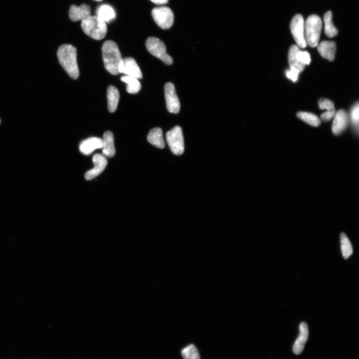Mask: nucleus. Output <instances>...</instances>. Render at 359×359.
<instances>
[{
    "mask_svg": "<svg viewBox=\"0 0 359 359\" xmlns=\"http://www.w3.org/2000/svg\"><path fill=\"white\" fill-rule=\"evenodd\" d=\"M299 73L293 69L287 70L286 71V75L289 79L292 80L293 82H296L298 80V75Z\"/></svg>",
    "mask_w": 359,
    "mask_h": 359,
    "instance_id": "30",
    "label": "nucleus"
},
{
    "mask_svg": "<svg viewBox=\"0 0 359 359\" xmlns=\"http://www.w3.org/2000/svg\"><path fill=\"white\" fill-rule=\"evenodd\" d=\"M151 13L155 22L161 28L167 29L172 26L174 15L170 7L165 6L156 7Z\"/></svg>",
    "mask_w": 359,
    "mask_h": 359,
    "instance_id": "7",
    "label": "nucleus"
},
{
    "mask_svg": "<svg viewBox=\"0 0 359 359\" xmlns=\"http://www.w3.org/2000/svg\"><path fill=\"white\" fill-rule=\"evenodd\" d=\"M299 334L293 346V352L296 355L300 354L308 340L309 330L307 324L302 322L299 326Z\"/></svg>",
    "mask_w": 359,
    "mask_h": 359,
    "instance_id": "14",
    "label": "nucleus"
},
{
    "mask_svg": "<svg viewBox=\"0 0 359 359\" xmlns=\"http://www.w3.org/2000/svg\"><path fill=\"white\" fill-rule=\"evenodd\" d=\"M297 116L303 121L314 126L318 127L321 125L320 119L315 114L305 112H299Z\"/></svg>",
    "mask_w": 359,
    "mask_h": 359,
    "instance_id": "25",
    "label": "nucleus"
},
{
    "mask_svg": "<svg viewBox=\"0 0 359 359\" xmlns=\"http://www.w3.org/2000/svg\"><path fill=\"white\" fill-rule=\"evenodd\" d=\"M102 153L108 158L113 157L116 153L114 142V135L111 131H106L103 135Z\"/></svg>",
    "mask_w": 359,
    "mask_h": 359,
    "instance_id": "19",
    "label": "nucleus"
},
{
    "mask_svg": "<svg viewBox=\"0 0 359 359\" xmlns=\"http://www.w3.org/2000/svg\"><path fill=\"white\" fill-rule=\"evenodd\" d=\"M81 28L84 32L95 40L104 38L107 32L106 23L96 15H90L81 21Z\"/></svg>",
    "mask_w": 359,
    "mask_h": 359,
    "instance_id": "3",
    "label": "nucleus"
},
{
    "mask_svg": "<svg viewBox=\"0 0 359 359\" xmlns=\"http://www.w3.org/2000/svg\"><path fill=\"white\" fill-rule=\"evenodd\" d=\"M92 161L94 168L88 171L85 174V179L87 180H91L100 175L105 170L108 163L106 157L100 154L94 155Z\"/></svg>",
    "mask_w": 359,
    "mask_h": 359,
    "instance_id": "11",
    "label": "nucleus"
},
{
    "mask_svg": "<svg viewBox=\"0 0 359 359\" xmlns=\"http://www.w3.org/2000/svg\"><path fill=\"white\" fill-rule=\"evenodd\" d=\"M318 50L320 55L330 61L335 59L336 51V44L333 41H323L318 45Z\"/></svg>",
    "mask_w": 359,
    "mask_h": 359,
    "instance_id": "16",
    "label": "nucleus"
},
{
    "mask_svg": "<svg viewBox=\"0 0 359 359\" xmlns=\"http://www.w3.org/2000/svg\"><path fill=\"white\" fill-rule=\"evenodd\" d=\"M298 57L305 65H309L311 62L310 55L307 51L300 50L298 52Z\"/></svg>",
    "mask_w": 359,
    "mask_h": 359,
    "instance_id": "29",
    "label": "nucleus"
},
{
    "mask_svg": "<svg viewBox=\"0 0 359 359\" xmlns=\"http://www.w3.org/2000/svg\"><path fill=\"white\" fill-rule=\"evenodd\" d=\"M181 354L183 359H200L198 351L195 346L192 344L182 349Z\"/></svg>",
    "mask_w": 359,
    "mask_h": 359,
    "instance_id": "27",
    "label": "nucleus"
},
{
    "mask_svg": "<svg viewBox=\"0 0 359 359\" xmlns=\"http://www.w3.org/2000/svg\"><path fill=\"white\" fill-rule=\"evenodd\" d=\"M166 141L172 153L181 155L184 150V141L181 128L176 126L166 133Z\"/></svg>",
    "mask_w": 359,
    "mask_h": 359,
    "instance_id": "6",
    "label": "nucleus"
},
{
    "mask_svg": "<svg viewBox=\"0 0 359 359\" xmlns=\"http://www.w3.org/2000/svg\"><path fill=\"white\" fill-rule=\"evenodd\" d=\"M349 117L344 110H340L336 113L332 125L333 133L336 136L341 134L347 128Z\"/></svg>",
    "mask_w": 359,
    "mask_h": 359,
    "instance_id": "13",
    "label": "nucleus"
},
{
    "mask_svg": "<svg viewBox=\"0 0 359 359\" xmlns=\"http://www.w3.org/2000/svg\"><path fill=\"white\" fill-rule=\"evenodd\" d=\"M332 12L328 11L324 16L325 23V33L329 37H333L338 33V30L333 24L332 21Z\"/></svg>",
    "mask_w": 359,
    "mask_h": 359,
    "instance_id": "24",
    "label": "nucleus"
},
{
    "mask_svg": "<svg viewBox=\"0 0 359 359\" xmlns=\"http://www.w3.org/2000/svg\"><path fill=\"white\" fill-rule=\"evenodd\" d=\"M90 15L91 8L86 4L82 3L80 6L72 4L69 7V16L73 21H82Z\"/></svg>",
    "mask_w": 359,
    "mask_h": 359,
    "instance_id": "12",
    "label": "nucleus"
},
{
    "mask_svg": "<svg viewBox=\"0 0 359 359\" xmlns=\"http://www.w3.org/2000/svg\"><path fill=\"white\" fill-rule=\"evenodd\" d=\"M146 46L151 54L165 64L170 65L173 63V58L167 53L165 43L160 39L153 36L148 37L146 41Z\"/></svg>",
    "mask_w": 359,
    "mask_h": 359,
    "instance_id": "5",
    "label": "nucleus"
},
{
    "mask_svg": "<svg viewBox=\"0 0 359 359\" xmlns=\"http://www.w3.org/2000/svg\"><path fill=\"white\" fill-rule=\"evenodd\" d=\"M120 99V94L116 87L113 85L107 89L108 108L110 112H114L117 108Z\"/></svg>",
    "mask_w": 359,
    "mask_h": 359,
    "instance_id": "21",
    "label": "nucleus"
},
{
    "mask_svg": "<svg viewBox=\"0 0 359 359\" xmlns=\"http://www.w3.org/2000/svg\"><path fill=\"white\" fill-rule=\"evenodd\" d=\"M102 58L106 70L112 75L119 74V66L123 60L117 43L108 40L102 46Z\"/></svg>",
    "mask_w": 359,
    "mask_h": 359,
    "instance_id": "2",
    "label": "nucleus"
},
{
    "mask_svg": "<svg viewBox=\"0 0 359 359\" xmlns=\"http://www.w3.org/2000/svg\"><path fill=\"white\" fill-rule=\"evenodd\" d=\"M318 105L321 110L327 109V111L321 115V120L324 123H327L333 118L336 114L334 103L330 100L321 98L319 100Z\"/></svg>",
    "mask_w": 359,
    "mask_h": 359,
    "instance_id": "17",
    "label": "nucleus"
},
{
    "mask_svg": "<svg viewBox=\"0 0 359 359\" xmlns=\"http://www.w3.org/2000/svg\"><path fill=\"white\" fill-rule=\"evenodd\" d=\"M290 29L298 46L301 48L306 47L307 42L305 36V22L301 14H297L293 17L290 24Z\"/></svg>",
    "mask_w": 359,
    "mask_h": 359,
    "instance_id": "8",
    "label": "nucleus"
},
{
    "mask_svg": "<svg viewBox=\"0 0 359 359\" xmlns=\"http://www.w3.org/2000/svg\"><path fill=\"white\" fill-rule=\"evenodd\" d=\"M359 108L358 103L352 108L351 113V121L354 126L357 129L358 132Z\"/></svg>",
    "mask_w": 359,
    "mask_h": 359,
    "instance_id": "28",
    "label": "nucleus"
},
{
    "mask_svg": "<svg viewBox=\"0 0 359 359\" xmlns=\"http://www.w3.org/2000/svg\"><path fill=\"white\" fill-rule=\"evenodd\" d=\"M119 73H124L126 75L133 77L138 79L143 77L140 68L135 59L132 57L123 59L119 66Z\"/></svg>",
    "mask_w": 359,
    "mask_h": 359,
    "instance_id": "10",
    "label": "nucleus"
},
{
    "mask_svg": "<svg viewBox=\"0 0 359 359\" xmlns=\"http://www.w3.org/2000/svg\"><path fill=\"white\" fill-rule=\"evenodd\" d=\"M340 241L343 256L345 259H347L353 253L352 244L348 237L344 232L341 234Z\"/></svg>",
    "mask_w": 359,
    "mask_h": 359,
    "instance_id": "26",
    "label": "nucleus"
},
{
    "mask_svg": "<svg viewBox=\"0 0 359 359\" xmlns=\"http://www.w3.org/2000/svg\"><path fill=\"white\" fill-rule=\"evenodd\" d=\"M96 16L106 22L113 20L116 17L113 8L109 4H104L100 5L96 10Z\"/></svg>",
    "mask_w": 359,
    "mask_h": 359,
    "instance_id": "22",
    "label": "nucleus"
},
{
    "mask_svg": "<svg viewBox=\"0 0 359 359\" xmlns=\"http://www.w3.org/2000/svg\"><path fill=\"white\" fill-rule=\"evenodd\" d=\"M0 122H1V120H0Z\"/></svg>",
    "mask_w": 359,
    "mask_h": 359,
    "instance_id": "33",
    "label": "nucleus"
},
{
    "mask_svg": "<svg viewBox=\"0 0 359 359\" xmlns=\"http://www.w3.org/2000/svg\"><path fill=\"white\" fill-rule=\"evenodd\" d=\"M58 61L69 75L73 79H77L79 76V71L77 62L76 48L69 44L61 45L57 51Z\"/></svg>",
    "mask_w": 359,
    "mask_h": 359,
    "instance_id": "1",
    "label": "nucleus"
},
{
    "mask_svg": "<svg viewBox=\"0 0 359 359\" xmlns=\"http://www.w3.org/2000/svg\"><path fill=\"white\" fill-rule=\"evenodd\" d=\"M94 0L99 1H101V0Z\"/></svg>",
    "mask_w": 359,
    "mask_h": 359,
    "instance_id": "32",
    "label": "nucleus"
},
{
    "mask_svg": "<svg viewBox=\"0 0 359 359\" xmlns=\"http://www.w3.org/2000/svg\"><path fill=\"white\" fill-rule=\"evenodd\" d=\"M121 80L127 84V91L130 94L138 93L141 88V85L138 79L128 75L123 76Z\"/></svg>",
    "mask_w": 359,
    "mask_h": 359,
    "instance_id": "23",
    "label": "nucleus"
},
{
    "mask_svg": "<svg viewBox=\"0 0 359 359\" xmlns=\"http://www.w3.org/2000/svg\"><path fill=\"white\" fill-rule=\"evenodd\" d=\"M322 26L321 18L316 14L308 17L305 23V38L307 44L311 47L318 44Z\"/></svg>",
    "mask_w": 359,
    "mask_h": 359,
    "instance_id": "4",
    "label": "nucleus"
},
{
    "mask_svg": "<svg viewBox=\"0 0 359 359\" xmlns=\"http://www.w3.org/2000/svg\"><path fill=\"white\" fill-rule=\"evenodd\" d=\"M165 97L168 111L177 114L180 110V102L173 83L168 82L165 85Z\"/></svg>",
    "mask_w": 359,
    "mask_h": 359,
    "instance_id": "9",
    "label": "nucleus"
},
{
    "mask_svg": "<svg viewBox=\"0 0 359 359\" xmlns=\"http://www.w3.org/2000/svg\"><path fill=\"white\" fill-rule=\"evenodd\" d=\"M147 140L151 144L158 148L163 149L165 147L163 131L160 128L156 127L151 129L147 136Z\"/></svg>",
    "mask_w": 359,
    "mask_h": 359,
    "instance_id": "20",
    "label": "nucleus"
},
{
    "mask_svg": "<svg viewBox=\"0 0 359 359\" xmlns=\"http://www.w3.org/2000/svg\"><path fill=\"white\" fill-rule=\"evenodd\" d=\"M151 1H152L153 3L161 5V4H165L168 3L169 0H150Z\"/></svg>",
    "mask_w": 359,
    "mask_h": 359,
    "instance_id": "31",
    "label": "nucleus"
},
{
    "mask_svg": "<svg viewBox=\"0 0 359 359\" xmlns=\"http://www.w3.org/2000/svg\"><path fill=\"white\" fill-rule=\"evenodd\" d=\"M103 140L98 137H90L83 140L79 145V150L85 155H90L97 149H102Z\"/></svg>",
    "mask_w": 359,
    "mask_h": 359,
    "instance_id": "15",
    "label": "nucleus"
},
{
    "mask_svg": "<svg viewBox=\"0 0 359 359\" xmlns=\"http://www.w3.org/2000/svg\"><path fill=\"white\" fill-rule=\"evenodd\" d=\"M300 50L299 47L296 45H292L288 53V62L291 69L295 70L299 73L302 72L305 65L301 62L298 57V52Z\"/></svg>",
    "mask_w": 359,
    "mask_h": 359,
    "instance_id": "18",
    "label": "nucleus"
}]
</instances>
